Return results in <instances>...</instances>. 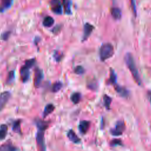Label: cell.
Returning <instances> with one entry per match:
<instances>
[{
  "mask_svg": "<svg viewBox=\"0 0 151 151\" xmlns=\"http://www.w3.org/2000/svg\"><path fill=\"white\" fill-rule=\"evenodd\" d=\"M34 123L38 129L45 130L49 125V122L47 121H44L40 118H37L34 120Z\"/></svg>",
  "mask_w": 151,
  "mask_h": 151,
  "instance_id": "cell-10",
  "label": "cell"
},
{
  "mask_svg": "<svg viewBox=\"0 0 151 151\" xmlns=\"http://www.w3.org/2000/svg\"><path fill=\"white\" fill-rule=\"evenodd\" d=\"M103 101H104V104L105 107L107 109H110V104H111V98L107 94H105L103 96Z\"/></svg>",
  "mask_w": 151,
  "mask_h": 151,
  "instance_id": "cell-25",
  "label": "cell"
},
{
  "mask_svg": "<svg viewBox=\"0 0 151 151\" xmlns=\"http://www.w3.org/2000/svg\"><path fill=\"white\" fill-rule=\"evenodd\" d=\"M74 73L77 74H82L84 73V69L82 66L78 65L74 68Z\"/></svg>",
  "mask_w": 151,
  "mask_h": 151,
  "instance_id": "cell-28",
  "label": "cell"
},
{
  "mask_svg": "<svg viewBox=\"0 0 151 151\" xmlns=\"http://www.w3.org/2000/svg\"><path fill=\"white\" fill-rule=\"evenodd\" d=\"M94 29V26L90 24V23H86L84 25L83 30V41H85L91 34L93 30Z\"/></svg>",
  "mask_w": 151,
  "mask_h": 151,
  "instance_id": "cell-9",
  "label": "cell"
},
{
  "mask_svg": "<svg viewBox=\"0 0 151 151\" xmlns=\"http://www.w3.org/2000/svg\"><path fill=\"white\" fill-rule=\"evenodd\" d=\"M111 15L115 19H119L121 18L122 16V11L120 8L117 7H114L111 9Z\"/></svg>",
  "mask_w": 151,
  "mask_h": 151,
  "instance_id": "cell-19",
  "label": "cell"
},
{
  "mask_svg": "<svg viewBox=\"0 0 151 151\" xmlns=\"http://www.w3.org/2000/svg\"><path fill=\"white\" fill-rule=\"evenodd\" d=\"M14 79H15V71L14 70H11L9 71V73H8L5 83L6 84H11L14 82Z\"/></svg>",
  "mask_w": 151,
  "mask_h": 151,
  "instance_id": "cell-21",
  "label": "cell"
},
{
  "mask_svg": "<svg viewBox=\"0 0 151 151\" xmlns=\"http://www.w3.org/2000/svg\"><path fill=\"white\" fill-rule=\"evenodd\" d=\"M67 137L70 141L74 143H78L80 142V139L77 136L76 133L73 130H70L67 132Z\"/></svg>",
  "mask_w": 151,
  "mask_h": 151,
  "instance_id": "cell-14",
  "label": "cell"
},
{
  "mask_svg": "<svg viewBox=\"0 0 151 151\" xmlns=\"http://www.w3.org/2000/svg\"><path fill=\"white\" fill-rule=\"evenodd\" d=\"M13 1L10 0L2 1L0 4V12H3L9 9L12 5Z\"/></svg>",
  "mask_w": 151,
  "mask_h": 151,
  "instance_id": "cell-15",
  "label": "cell"
},
{
  "mask_svg": "<svg viewBox=\"0 0 151 151\" xmlns=\"http://www.w3.org/2000/svg\"><path fill=\"white\" fill-rule=\"evenodd\" d=\"M22 120L21 119H17L15 121H14L12 126V131L15 133L21 134V124Z\"/></svg>",
  "mask_w": 151,
  "mask_h": 151,
  "instance_id": "cell-13",
  "label": "cell"
},
{
  "mask_svg": "<svg viewBox=\"0 0 151 151\" xmlns=\"http://www.w3.org/2000/svg\"><path fill=\"white\" fill-rule=\"evenodd\" d=\"M124 60L134 80L140 86L141 84V79L140 78V75L138 72V70L136 65L133 55L130 53H127L124 56Z\"/></svg>",
  "mask_w": 151,
  "mask_h": 151,
  "instance_id": "cell-1",
  "label": "cell"
},
{
  "mask_svg": "<svg viewBox=\"0 0 151 151\" xmlns=\"http://www.w3.org/2000/svg\"><path fill=\"white\" fill-rule=\"evenodd\" d=\"M44 74L43 71L39 67H36L34 70V85L35 87L38 88L40 86L41 81L43 79Z\"/></svg>",
  "mask_w": 151,
  "mask_h": 151,
  "instance_id": "cell-6",
  "label": "cell"
},
{
  "mask_svg": "<svg viewBox=\"0 0 151 151\" xmlns=\"http://www.w3.org/2000/svg\"><path fill=\"white\" fill-rule=\"evenodd\" d=\"M54 23V18L51 16L45 17L42 21V25L45 27H50Z\"/></svg>",
  "mask_w": 151,
  "mask_h": 151,
  "instance_id": "cell-17",
  "label": "cell"
},
{
  "mask_svg": "<svg viewBox=\"0 0 151 151\" xmlns=\"http://www.w3.org/2000/svg\"><path fill=\"white\" fill-rule=\"evenodd\" d=\"M117 80V76L116 74L114 72V71L113 69H110V81L111 84H114L116 83Z\"/></svg>",
  "mask_w": 151,
  "mask_h": 151,
  "instance_id": "cell-26",
  "label": "cell"
},
{
  "mask_svg": "<svg viewBox=\"0 0 151 151\" xmlns=\"http://www.w3.org/2000/svg\"><path fill=\"white\" fill-rule=\"evenodd\" d=\"M147 97H148V99H149V100L151 104V91H149L147 92Z\"/></svg>",
  "mask_w": 151,
  "mask_h": 151,
  "instance_id": "cell-32",
  "label": "cell"
},
{
  "mask_svg": "<svg viewBox=\"0 0 151 151\" xmlns=\"http://www.w3.org/2000/svg\"><path fill=\"white\" fill-rule=\"evenodd\" d=\"M90 122L87 120L81 121L78 125V129L81 134H86L90 127Z\"/></svg>",
  "mask_w": 151,
  "mask_h": 151,
  "instance_id": "cell-12",
  "label": "cell"
},
{
  "mask_svg": "<svg viewBox=\"0 0 151 151\" xmlns=\"http://www.w3.org/2000/svg\"><path fill=\"white\" fill-rule=\"evenodd\" d=\"M45 130L38 129L36 133V142L39 149V151H46L44 138Z\"/></svg>",
  "mask_w": 151,
  "mask_h": 151,
  "instance_id": "cell-4",
  "label": "cell"
},
{
  "mask_svg": "<svg viewBox=\"0 0 151 151\" xmlns=\"http://www.w3.org/2000/svg\"><path fill=\"white\" fill-rule=\"evenodd\" d=\"M114 53V48L110 43L103 44L99 50V55L100 60L104 61L110 58Z\"/></svg>",
  "mask_w": 151,
  "mask_h": 151,
  "instance_id": "cell-3",
  "label": "cell"
},
{
  "mask_svg": "<svg viewBox=\"0 0 151 151\" xmlns=\"http://www.w3.org/2000/svg\"><path fill=\"white\" fill-rule=\"evenodd\" d=\"M62 87H63V84L61 82L56 81L52 84L51 90L52 92L55 93V92L58 91L62 88Z\"/></svg>",
  "mask_w": 151,
  "mask_h": 151,
  "instance_id": "cell-24",
  "label": "cell"
},
{
  "mask_svg": "<svg viewBox=\"0 0 151 151\" xmlns=\"http://www.w3.org/2000/svg\"><path fill=\"white\" fill-rule=\"evenodd\" d=\"M11 96V93L8 91H5L0 94V111H1L6 103H8Z\"/></svg>",
  "mask_w": 151,
  "mask_h": 151,
  "instance_id": "cell-7",
  "label": "cell"
},
{
  "mask_svg": "<svg viewBox=\"0 0 151 151\" xmlns=\"http://www.w3.org/2000/svg\"><path fill=\"white\" fill-rule=\"evenodd\" d=\"M122 145V141L119 139H114L111 142V145L113 146H117V145Z\"/></svg>",
  "mask_w": 151,
  "mask_h": 151,
  "instance_id": "cell-30",
  "label": "cell"
},
{
  "mask_svg": "<svg viewBox=\"0 0 151 151\" xmlns=\"http://www.w3.org/2000/svg\"><path fill=\"white\" fill-rule=\"evenodd\" d=\"M131 4H132V6L133 7V11L134 12V13L136 14V2L134 1H131Z\"/></svg>",
  "mask_w": 151,
  "mask_h": 151,
  "instance_id": "cell-31",
  "label": "cell"
},
{
  "mask_svg": "<svg viewBox=\"0 0 151 151\" xmlns=\"http://www.w3.org/2000/svg\"><path fill=\"white\" fill-rule=\"evenodd\" d=\"M36 60L35 58H32L27 60L25 61L24 65L20 68V77L22 83H26L29 78L30 68H31L35 64Z\"/></svg>",
  "mask_w": 151,
  "mask_h": 151,
  "instance_id": "cell-2",
  "label": "cell"
},
{
  "mask_svg": "<svg viewBox=\"0 0 151 151\" xmlns=\"http://www.w3.org/2000/svg\"><path fill=\"white\" fill-rule=\"evenodd\" d=\"M54 109H55V106L52 104L51 103L47 104L44 107V109L43 111V113H42L43 117L44 118L46 117L47 116H48L50 114L53 112Z\"/></svg>",
  "mask_w": 151,
  "mask_h": 151,
  "instance_id": "cell-16",
  "label": "cell"
},
{
  "mask_svg": "<svg viewBox=\"0 0 151 151\" xmlns=\"http://www.w3.org/2000/svg\"><path fill=\"white\" fill-rule=\"evenodd\" d=\"M8 133V126L5 124H2L0 126V140L4 139Z\"/></svg>",
  "mask_w": 151,
  "mask_h": 151,
  "instance_id": "cell-18",
  "label": "cell"
},
{
  "mask_svg": "<svg viewBox=\"0 0 151 151\" xmlns=\"http://www.w3.org/2000/svg\"><path fill=\"white\" fill-rule=\"evenodd\" d=\"M18 148L9 142H7L0 146V151H18Z\"/></svg>",
  "mask_w": 151,
  "mask_h": 151,
  "instance_id": "cell-11",
  "label": "cell"
},
{
  "mask_svg": "<svg viewBox=\"0 0 151 151\" xmlns=\"http://www.w3.org/2000/svg\"><path fill=\"white\" fill-rule=\"evenodd\" d=\"M51 11L56 14H61L63 12V7L60 2L58 1H52L51 2Z\"/></svg>",
  "mask_w": 151,
  "mask_h": 151,
  "instance_id": "cell-8",
  "label": "cell"
},
{
  "mask_svg": "<svg viewBox=\"0 0 151 151\" xmlns=\"http://www.w3.org/2000/svg\"><path fill=\"white\" fill-rule=\"evenodd\" d=\"M71 4H72V2L70 1H63L65 12L67 14H71Z\"/></svg>",
  "mask_w": 151,
  "mask_h": 151,
  "instance_id": "cell-23",
  "label": "cell"
},
{
  "mask_svg": "<svg viewBox=\"0 0 151 151\" xmlns=\"http://www.w3.org/2000/svg\"><path fill=\"white\" fill-rule=\"evenodd\" d=\"M53 57L55 61L59 62L62 57V54L58 51H55L53 54Z\"/></svg>",
  "mask_w": 151,
  "mask_h": 151,
  "instance_id": "cell-27",
  "label": "cell"
},
{
  "mask_svg": "<svg viewBox=\"0 0 151 151\" xmlns=\"http://www.w3.org/2000/svg\"><path fill=\"white\" fill-rule=\"evenodd\" d=\"M124 129H125L124 123L122 120H119L117 122L114 127L110 130V133L112 135L117 136L121 135L124 132Z\"/></svg>",
  "mask_w": 151,
  "mask_h": 151,
  "instance_id": "cell-5",
  "label": "cell"
},
{
  "mask_svg": "<svg viewBox=\"0 0 151 151\" xmlns=\"http://www.w3.org/2000/svg\"><path fill=\"white\" fill-rule=\"evenodd\" d=\"M116 90L117 91V93L122 96L124 97H126L129 95V91L124 87L119 86H116Z\"/></svg>",
  "mask_w": 151,
  "mask_h": 151,
  "instance_id": "cell-20",
  "label": "cell"
},
{
  "mask_svg": "<svg viewBox=\"0 0 151 151\" xmlns=\"http://www.w3.org/2000/svg\"><path fill=\"white\" fill-rule=\"evenodd\" d=\"M70 99L71 100V101L74 103V104H77L80 99H81V94L79 93L76 92L73 93L71 96H70Z\"/></svg>",
  "mask_w": 151,
  "mask_h": 151,
  "instance_id": "cell-22",
  "label": "cell"
},
{
  "mask_svg": "<svg viewBox=\"0 0 151 151\" xmlns=\"http://www.w3.org/2000/svg\"><path fill=\"white\" fill-rule=\"evenodd\" d=\"M11 34V32L8 31H5L4 32H3L1 35V39L4 40V41H6L7 40L9 37V35Z\"/></svg>",
  "mask_w": 151,
  "mask_h": 151,
  "instance_id": "cell-29",
  "label": "cell"
}]
</instances>
